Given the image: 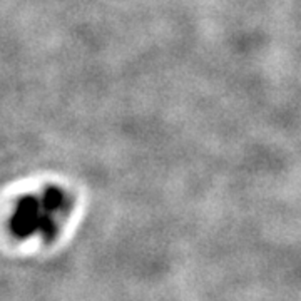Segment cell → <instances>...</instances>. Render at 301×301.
I'll return each mask as SVG.
<instances>
[{
  "label": "cell",
  "instance_id": "obj_1",
  "mask_svg": "<svg viewBox=\"0 0 301 301\" xmlns=\"http://www.w3.org/2000/svg\"><path fill=\"white\" fill-rule=\"evenodd\" d=\"M44 204L39 202V199L32 198V196H25L22 198L17 204L12 220H10V229L17 238H27L32 233L39 231L42 233L44 239L52 241L57 234V224L54 221V214L56 212L46 211L42 212Z\"/></svg>",
  "mask_w": 301,
  "mask_h": 301
}]
</instances>
